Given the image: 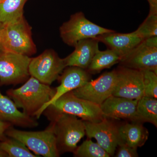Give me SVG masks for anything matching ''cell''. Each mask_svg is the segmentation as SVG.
I'll use <instances>...</instances> for the list:
<instances>
[{
  "label": "cell",
  "instance_id": "cell-19",
  "mask_svg": "<svg viewBox=\"0 0 157 157\" xmlns=\"http://www.w3.org/2000/svg\"><path fill=\"white\" fill-rule=\"evenodd\" d=\"M27 0H3L0 2V26L23 17Z\"/></svg>",
  "mask_w": 157,
  "mask_h": 157
},
{
  "label": "cell",
  "instance_id": "cell-15",
  "mask_svg": "<svg viewBox=\"0 0 157 157\" xmlns=\"http://www.w3.org/2000/svg\"><path fill=\"white\" fill-rule=\"evenodd\" d=\"M95 38L117 54L121 59L143 40L137 36L135 31L129 33L114 32L100 35Z\"/></svg>",
  "mask_w": 157,
  "mask_h": 157
},
{
  "label": "cell",
  "instance_id": "cell-10",
  "mask_svg": "<svg viewBox=\"0 0 157 157\" xmlns=\"http://www.w3.org/2000/svg\"><path fill=\"white\" fill-rule=\"evenodd\" d=\"M117 79L116 70L106 72L95 80L88 82L81 87L71 91L78 98L101 105L112 95Z\"/></svg>",
  "mask_w": 157,
  "mask_h": 157
},
{
  "label": "cell",
  "instance_id": "cell-16",
  "mask_svg": "<svg viewBox=\"0 0 157 157\" xmlns=\"http://www.w3.org/2000/svg\"><path fill=\"white\" fill-rule=\"evenodd\" d=\"M99 42L95 38L78 41L74 46V51L64 59L66 67H76L86 70L96 52L99 50Z\"/></svg>",
  "mask_w": 157,
  "mask_h": 157
},
{
  "label": "cell",
  "instance_id": "cell-31",
  "mask_svg": "<svg viewBox=\"0 0 157 157\" xmlns=\"http://www.w3.org/2000/svg\"><path fill=\"white\" fill-rule=\"evenodd\" d=\"M3 1V0H0V2H2Z\"/></svg>",
  "mask_w": 157,
  "mask_h": 157
},
{
  "label": "cell",
  "instance_id": "cell-26",
  "mask_svg": "<svg viewBox=\"0 0 157 157\" xmlns=\"http://www.w3.org/2000/svg\"><path fill=\"white\" fill-rule=\"evenodd\" d=\"M118 150L116 157H137L138 154L137 148L131 147L123 143H121L117 146Z\"/></svg>",
  "mask_w": 157,
  "mask_h": 157
},
{
  "label": "cell",
  "instance_id": "cell-13",
  "mask_svg": "<svg viewBox=\"0 0 157 157\" xmlns=\"http://www.w3.org/2000/svg\"><path fill=\"white\" fill-rule=\"evenodd\" d=\"M90 79V75L87 70L78 67H69L62 74L60 78V84L55 88V94L53 98L37 113L35 117L39 118L45 109L61 96L81 87L89 81Z\"/></svg>",
  "mask_w": 157,
  "mask_h": 157
},
{
  "label": "cell",
  "instance_id": "cell-2",
  "mask_svg": "<svg viewBox=\"0 0 157 157\" xmlns=\"http://www.w3.org/2000/svg\"><path fill=\"white\" fill-rule=\"evenodd\" d=\"M55 92V89L31 76L22 86L8 90L7 94L17 108H21L23 112L34 117L51 100Z\"/></svg>",
  "mask_w": 157,
  "mask_h": 157
},
{
  "label": "cell",
  "instance_id": "cell-9",
  "mask_svg": "<svg viewBox=\"0 0 157 157\" xmlns=\"http://www.w3.org/2000/svg\"><path fill=\"white\" fill-rule=\"evenodd\" d=\"M31 59L29 56L19 54H0V86L26 81L30 76L29 68Z\"/></svg>",
  "mask_w": 157,
  "mask_h": 157
},
{
  "label": "cell",
  "instance_id": "cell-11",
  "mask_svg": "<svg viewBox=\"0 0 157 157\" xmlns=\"http://www.w3.org/2000/svg\"><path fill=\"white\" fill-rule=\"evenodd\" d=\"M112 95L138 100L144 96L143 74L141 70L120 66Z\"/></svg>",
  "mask_w": 157,
  "mask_h": 157
},
{
  "label": "cell",
  "instance_id": "cell-28",
  "mask_svg": "<svg viewBox=\"0 0 157 157\" xmlns=\"http://www.w3.org/2000/svg\"><path fill=\"white\" fill-rule=\"evenodd\" d=\"M149 5V14H157V0H147Z\"/></svg>",
  "mask_w": 157,
  "mask_h": 157
},
{
  "label": "cell",
  "instance_id": "cell-4",
  "mask_svg": "<svg viewBox=\"0 0 157 157\" xmlns=\"http://www.w3.org/2000/svg\"><path fill=\"white\" fill-rule=\"evenodd\" d=\"M5 134L22 142L38 156L58 157L60 155L57 149L54 135L49 125L44 131L38 132L21 131L11 126Z\"/></svg>",
  "mask_w": 157,
  "mask_h": 157
},
{
  "label": "cell",
  "instance_id": "cell-14",
  "mask_svg": "<svg viewBox=\"0 0 157 157\" xmlns=\"http://www.w3.org/2000/svg\"><path fill=\"white\" fill-rule=\"evenodd\" d=\"M138 100L111 96L100 105L106 117L141 123L137 111Z\"/></svg>",
  "mask_w": 157,
  "mask_h": 157
},
{
  "label": "cell",
  "instance_id": "cell-27",
  "mask_svg": "<svg viewBox=\"0 0 157 157\" xmlns=\"http://www.w3.org/2000/svg\"><path fill=\"white\" fill-rule=\"evenodd\" d=\"M11 126L12 125L9 123L0 120V141L6 138L7 136L5 134L6 130Z\"/></svg>",
  "mask_w": 157,
  "mask_h": 157
},
{
  "label": "cell",
  "instance_id": "cell-7",
  "mask_svg": "<svg viewBox=\"0 0 157 157\" xmlns=\"http://www.w3.org/2000/svg\"><path fill=\"white\" fill-rule=\"evenodd\" d=\"M66 67L64 59L60 58L53 50H46L36 57L31 58L29 70L31 76L50 86Z\"/></svg>",
  "mask_w": 157,
  "mask_h": 157
},
{
  "label": "cell",
  "instance_id": "cell-12",
  "mask_svg": "<svg viewBox=\"0 0 157 157\" xmlns=\"http://www.w3.org/2000/svg\"><path fill=\"white\" fill-rule=\"evenodd\" d=\"M86 135L90 139L94 138L97 143L110 156L114 155L118 145L121 143L118 126L105 118L98 122L84 121Z\"/></svg>",
  "mask_w": 157,
  "mask_h": 157
},
{
  "label": "cell",
  "instance_id": "cell-22",
  "mask_svg": "<svg viewBox=\"0 0 157 157\" xmlns=\"http://www.w3.org/2000/svg\"><path fill=\"white\" fill-rule=\"evenodd\" d=\"M0 147L8 155V157H39L32 153L19 140L8 136L0 141Z\"/></svg>",
  "mask_w": 157,
  "mask_h": 157
},
{
  "label": "cell",
  "instance_id": "cell-5",
  "mask_svg": "<svg viewBox=\"0 0 157 157\" xmlns=\"http://www.w3.org/2000/svg\"><path fill=\"white\" fill-rule=\"evenodd\" d=\"M114 32L90 21L82 12L71 15L70 20L60 28L61 37L63 42L73 47L82 39L95 38L100 35Z\"/></svg>",
  "mask_w": 157,
  "mask_h": 157
},
{
  "label": "cell",
  "instance_id": "cell-30",
  "mask_svg": "<svg viewBox=\"0 0 157 157\" xmlns=\"http://www.w3.org/2000/svg\"><path fill=\"white\" fill-rule=\"evenodd\" d=\"M1 26H0V34H1ZM4 50H3L2 47V45H1V41H0V54L4 52Z\"/></svg>",
  "mask_w": 157,
  "mask_h": 157
},
{
  "label": "cell",
  "instance_id": "cell-1",
  "mask_svg": "<svg viewBox=\"0 0 157 157\" xmlns=\"http://www.w3.org/2000/svg\"><path fill=\"white\" fill-rule=\"evenodd\" d=\"M46 109L48 110L51 121L49 126L55 137L59 154L74 152L77 144L86 135L83 121L76 116L56 111L49 106Z\"/></svg>",
  "mask_w": 157,
  "mask_h": 157
},
{
  "label": "cell",
  "instance_id": "cell-18",
  "mask_svg": "<svg viewBox=\"0 0 157 157\" xmlns=\"http://www.w3.org/2000/svg\"><path fill=\"white\" fill-rule=\"evenodd\" d=\"M118 131L120 144H124L133 148L137 149L143 146L148 139V131L141 123L124 124L118 126Z\"/></svg>",
  "mask_w": 157,
  "mask_h": 157
},
{
  "label": "cell",
  "instance_id": "cell-6",
  "mask_svg": "<svg viewBox=\"0 0 157 157\" xmlns=\"http://www.w3.org/2000/svg\"><path fill=\"white\" fill-rule=\"evenodd\" d=\"M49 106L56 111L75 115L91 122H98L107 117L100 105L78 98L71 91L61 96Z\"/></svg>",
  "mask_w": 157,
  "mask_h": 157
},
{
  "label": "cell",
  "instance_id": "cell-29",
  "mask_svg": "<svg viewBox=\"0 0 157 157\" xmlns=\"http://www.w3.org/2000/svg\"><path fill=\"white\" fill-rule=\"evenodd\" d=\"M0 157H8V155L0 147Z\"/></svg>",
  "mask_w": 157,
  "mask_h": 157
},
{
  "label": "cell",
  "instance_id": "cell-24",
  "mask_svg": "<svg viewBox=\"0 0 157 157\" xmlns=\"http://www.w3.org/2000/svg\"><path fill=\"white\" fill-rule=\"evenodd\" d=\"M135 32L142 40L157 36V14H148Z\"/></svg>",
  "mask_w": 157,
  "mask_h": 157
},
{
  "label": "cell",
  "instance_id": "cell-23",
  "mask_svg": "<svg viewBox=\"0 0 157 157\" xmlns=\"http://www.w3.org/2000/svg\"><path fill=\"white\" fill-rule=\"evenodd\" d=\"M77 157H109L110 155L97 143L90 139L85 140L80 146L77 147L73 153Z\"/></svg>",
  "mask_w": 157,
  "mask_h": 157
},
{
  "label": "cell",
  "instance_id": "cell-3",
  "mask_svg": "<svg viewBox=\"0 0 157 157\" xmlns=\"http://www.w3.org/2000/svg\"><path fill=\"white\" fill-rule=\"evenodd\" d=\"M0 41L4 52L29 56L36 51L31 28L24 17L1 26Z\"/></svg>",
  "mask_w": 157,
  "mask_h": 157
},
{
  "label": "cell",
  "instance_id": "cell-8",
  "mask_svg": "<svg viewBox=\"0 0 157 157\" xmlns=\"http://www.w3.org/2000/svg\"><path fill=\"white\" fill-rule=\"evenodd\" d=\"M119 63L125 67L151 70L157 74V36L142 40L122 58Z\"/></svg>",
  "mask_w": 157,
  "mask_h": 157
},
{
  "label": "cell",
  "instance_id": "cell-17",
  "mask_svg": "<svg viewBox=\"0 0 157 157\" xmlns=\"http://www.w3.org/2000/svg\"><path fill=\"white\" fill-rule=\"evenodd\" d=\"M0 120L12 126L33 128L39 125L34 118L19 111L14 101L0 92Z\"/></svg>",
  "mask_w": 157,
  "mask_h": 157
},
{
  "label": "cell",
  "instance_id": "cell-21",
  "mask_svg": "<svg viewBox=\"0 0 157 157\" xmlns=\"http://www.w3.org/2000/svg\"><path fill=\"white\" fill-rule=\"evenodd\" d=\"M137 113L141 123L149 122L157 127V100L144 96L138 100Z\"/></svg>",
  "mask_w": 157,
  "mask_h": 157
},
{
  "label": "cell",
  "instance_id": "cell-25",
  "mask_svg": "<svg viewBox=\"0 0 157 157\" xmlns=\"http://www.w3.org/2000/svg\"><path fill=\"white\" fill-rule=\"evenodd\" d=\"M143 74L144 96L157 99V74L151 70H141Z\"/></svg>",
  "mask_w": 157,
  "mask_h": 157
},
{
  "label": "cell",
  "instance_id": "cell-20",
  "mask_svg": "<svg viewBox=\"0 0 157 157\" xmlns=\"http://www.w3.org/2000/svg\"><path fill=\"white\" fill-rule=\"evenodd\" d=\"M121 59L120 57L110 49L108 48L105 51L99 50L86 70L90 74H95L104 69L111 67L119 63Z\"/></svg>",
  "mask_w": 157,
  "mask_h": 157
}]
</instances>
